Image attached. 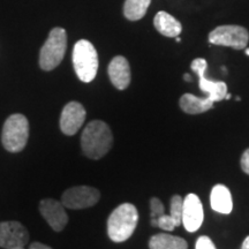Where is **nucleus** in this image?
<instances>
[{"label": "nucleus", "mask_w": 249, "mask_h": 249, "mask_svg": "<svg viewBox=\"0 0 249 249\" xmlns=\"http://www.w3.org/2000/svg\"><path fill=\"white\" fill-rule=\"evenodd\" d=\"M151 0H126L124 6V14L129 21H138L144 17Z\"/></svg>", "instance_id": "nucleus-19"}, {"label": "nucleus", "mask_w": 249, "mask_h": 249, "mask_svg": "<svg viewBox=\"0 0 249 249\" xmlns=\"http://www.w3.org/2000/svg\"><path fill=\"white\" fill-rule=\"evenodd\" d=\"M176 40H177V42H178V43H180V42H181V38H180V37H176Z\"/></svg>", "instance_id": "nucleus-27"}, {"label": "nucleus", "mask_w": 249, "mask_h": 249, "mask_svg": "<svg viewBox=\"0 0 249 249\" xmlns=\"http://www.w3.org/2000/svg\"><path fill=\"white\" fill-rule=\"evenodd\" d=\"M67 49L66 30L60 27L50 31L48 39L39 52V66L43 71H52L58 67L65 57Z\"/></svg>", "instance_id": "nucleus-4"}, {"label": "nucleus", "mask_w": 249, "mask_h": 249, "mask_svg": "<svg viewBox=\"0 0 249 249\" xmlns=\"http://www.w3.org/2000/svg\"><path fill=\"white\" fill-rule=\"evenodd\" d=\"M241 249H249V235L245 239L244 242H242Z\"/></svg>", "instance_id": "nucleus-24"}, {"label": "nucleus", "mask_w": 249, "mask_h": 249, "mask_svg": "<svg viewBox=\"0 0 249 249\" xmlns=\"http://www.w3.org/2000/svg\"><path fill=\"white\" fill-rule=\"evenodd\" d=\"M150 249H188L185 239L167 233H160L152 236L149 241Z\"/></svg>", "instance_id": "nucleus-18"}, {"label": "nucleus", "mask_w": 249, "mask_h": 249, "mask_svg": "<svg viewBox=\"0 0 249 249\" xmlns=\"http://www.w3.org/2000/svg\"><path fill=\"white\" fill-rule=\"evenodd\" d=\"M230 98H231V95H230V93H226L225 99H230Z\"/></svg>", "instance_id": "nucleus-26"}, {"label": "nucleus", "mask_w": 249, "mask_h": 249, "mask_svg": "<svg viewBox=\"0 0 249 249\" xmlns=\"http://www.w3.org/2000/svg\"><path fill=\"white\" fill-rule=\"evenodd\" d=\"M29 139V123L23 114L15 113L6 119L1 133V142L9 152H20Z\"/></svg>", "instance_id": "nucleus-5"}, {"label": "nucleus", "mask_w": 249, "mask_h": 249, "mask_svg": "<svg viewBox=\"0 0 249 249\" xmlns=\"http://www.w3.org/2000/svg\"><path fill=\"white\" fill-rule=\"evenodd\" d=\"M12 249H24L23 247H18V248H12Z\"/></svg>", "instance_id": "nucleus-29"}, {"label": "nucleus", "mask_w": 249, "mask_h": 249, "mask_svg": "<svg viewBox=\"0 0 249 249\" xmlns=\"http://www.w3.org/2000/svg\"><path fill=\"white\" fill-rule=\"evenodd\" d=\"M139 222V213L132 203L120 204L107 219V234L113 242H124L132 236Z\"/></svg>", "instance_id": "nucleus-2"}, {"label": "nucleus", "mask_w": 249, "mask_h": 249, "mask_svg": "<svg viewBox=\"0 0 249 249\" xmlns=\"http://www.w3.org/2000/svg\"><path fill=\"white\" fill-rule=\"evenodd\" d=\"M150 208H151V219H157L158 217L163 216L165 213V208L163 202L160 198L152 197L150 201Z\"/></svg>", "instance_id": "nucleus-20"}, {"label": "nucleus", "mask_w": 249, "mask_h": 249, "mask_svg": "<svg viewBox=\"0 0 249 249\" xmlns=\"http://www.w3.org/2000/svg\"><path fill=\"white\" fill-rule=\"evenodd\" d=\"M29 249H52V248L49 247V246H46V245L40 244V242H34V244L30 245Z\"/></svg>", "instance_id": "nucleus-23"}, {"label": "nucleus", "mask_w": 249, "mask_h": 249, "mask_svg": "<svg viewBox=\"0 0 249 249\" xmlns=\"http://www.w3.org/2000/svg\"><path fill=\"white\" fill-rule=\"evenodd\" d=\"M183 79H185L186 81H189V82L192 81V77H191V75H189V74H185V75H183Z\"/></svg>", "instance_id": "nucleus-25"}, {"label": "nucleus", "mask_w": 249, "mask_h": 249, "mask_svg": "<svg viewBox=\"0 0 249 249\" xmlns=\"http://www.w3.org/2000/svg\"><path fill=\"white\" fill-rule=\"evenodd\" d=\"M191 68L198 75V87L204 93H207V97H209L213 102H219L225 98L227 93V86L223 81H211L207 79L205 71L208 68V62L203 58H197L193 60Z\"/></svg>", "instance_id": "nucleus-8"}, {"label": "nucleus", "mask_w": 249, "mask_h": 249, "mask_svg": "<svg viewBox=\"0 0 249 249\" xmlns=\"http://www.w3.org/2000/svg\"><path fill=\"white\" fill-rule=\"evenodd\" d=\"M241 169L249 176V149L244 152L241 157Z\"/></svg>", "instance_id": "nucleus-22"}, {"label": "nucleus", "mask_w": 249, "mask_h": 249, "mask_svg": "<svg viewBox=\"0 0 249 249\" xmlns=\"http://www.w3.org/2000/svg\"><path fill=\"white\" fill-rule=\"evenodd\" d=\"M182 203L183 198L180 195H174L171 198L170 214H163L157 219H151V225L160 227L164 231H173L177 226L182 224Z\"/></svg>", "instance_id": "nucleus-13"}, {"label": "nucleus", "mask_w": 249, "mask_h": 249, "mask_svg": "<svg viewBox=\"0 0 249 249\" xmlns=\"http://www.w3.org/2000/svg\"><path fill=\"white\" fill-rule=\"evenodd\" d=\"M108 76L112 85L119 90H124L130 83V68L127 59L123 55H117L108 65Z\"/></svg>", "instance_id": "nucleus-14"}, {"label": "nucleus", "mask_w": 249, "mask_h": 249, "mask_svg": "<svg viewBox=\"0 0 249 249\" xmlns=\"http://www.w3.org/2000/svg\"><path fill=\"white\" fill-rule=\"evenodd\" d=\"M211 208L216 213L229 214L233 209L232 195L230 189L224 185H216L211 191L210 195Z\"/></svg>", "instance_id": "nucleus-15"}, {"label": "nucleus", "mask_w": 249, "mask_h": 249, "mask_svg": "<svg viewBox=\"0 0 249 249\" xmlns=\"http://www.w3.org/2000/svg\"><path fill=\"white\" fill-rule=\"evenodd\" d=\"M39 211L55 232L62 231L67 225L68 216L60 202L52 200V198L42 200L39 203Z\"/></svg>", "instance_id": "nucleus-12"}, {"label": "nucleus", "mask_w": 249, "mask_h": 249, "mask_svg": "<svg viewBox=\"0 0 249 249\" xmlns=\"http://www.w3.org/2000/svg\"><path fill=\"white\" fill-rule=\"evenodd\" d=\"M213 103L209 97H197L192 93H185L180 98V107L183 112L188 114H200L209 111L213 107Z\"/></svg>", "instance_id": "nucleus-16"}, {"label": "nucleus", "mask_w": 249, "mask_h": 249, "mask_svg": "<svg viewBox=\"0 0 249 249\" xmlns=\"http://www.w3.org/2000/svg\"><path fill=\"white\" fill-rule=\"evenodd\" d=\"M73 65L77 77L82 82H91L97 75L98 54L89 40L80 39L74 45Z\"/></svg>", "instance_id": "nucleus-3"}, {"label": "nucleus", "mask_w": 249, "mask_h": 249, "mask_svg": "<svg viewBox=\"0 0 249 249\" xmlns=\"http://www.w3.org/2000/svg\"><path fill=\"white\" fill-rule=\"evenodd\" d=\"M101 198L98 189L89 186H76L67 189L61 196V203L71 210L86 209L93 207Z\"/></svg>", "instance_id": "nucleus-7"}, {"label": "nucleus", "mask_w": 249, "mask_h": 249, "mask_svg": "<svg viewBox=\"0 0 249 249\" xmlns=\"http://www.w3.org/2000/svg\"><path fill=\"white\" fill-rule=\"evenodd\" d=\"M245 52H246V54L249 55V49H245Z\"/></svg>", "instance_id": "nucleus-28"}, {"label": "nucleus", "mask_w": 249, "mask_h": 249, "mask_svg": "<svg viewBox=\"0 0 249 249\" xmlns=\"http://www.w3.org/2000/svg\"><path fill=\"white\" fill-rule=\"evenodd\" d=\"M154 24L158 33L165 37H178L182 31L181 23L166 12L156 14Z\"/></svg>", "instance_id": "nucleus-17"}, {"label": "nucleus", "mask_w": 249, "mask_h": 249, "mask_svg": "<svg viewBox=\"0 0 249 249\" xmlns=\"http://www.w3.org/2000/svg\"><path fill=\"white\" fill-rule=\"evenodd\" d=\"M195 249H216V246H214L209 236L202 235L196 241Z\"/></svg>", "instance_id": "nucleus-21"}, {"label": "nucleus", "mask_w": 249, "mask_h": 249, "mask_svg": "<svg viewBox=\"0 0 249 249\" xmlns=\"http://www.w3.org/2000/svg\"><path fill=\"white\" fill-rule=\"evenodd\" d=\"M86 110L79 102H70L62 108L60 129L66 135H75L86 120Z\"/></svg>", "instance_id": "nucleus-10"}, {"label": "nucleus", "mask_w": 249, "mask_h": 249, "mask_svg": "<svg viewBox=\"0 0 249 249\" xmlns=\"http://www.w3.org/2000/svg\"><path fill=\"white\" fill-rule=\"evenodd\" d=\"M203 205L197 195L188 194L182 203V225L188 232H196L203 223Z\"/></svg>", "instance_id": "nucleus-11"}, {"label": "nucleus", "mask_w": 249, "mask_h": 249, "mask_svg": "<svg viewBox=\"0 0 249 249\" xmlns=\"http://www.w3.org/2000/svg\"><path fill=\"white\" fill-rule=\"evenodd\" d=\"M29 241V233L22 224L18 222L0 223V247L12 249L24 247Z\"/></svg>", "instance_id": "nucleus-9"}, {"label": "nucleus", "mask_w": 249, "mask_h": 249, "mask_svg": "<svg viewBox=\"0 0 249 249\" xmlns=\"http://www.w3.org/2000/svg\"><path fill=\"white\" fill-rule=\"evenodd\" d=\"M209 42L214 45L242 50L248 44L249 33L246 28L240 26H220L211 31Z\"/></svg>", "instance_id": "nucleus-6"}, {"label": "nucleus", "mask_w": 249, "mask_h": 249, "mask_svg": "<svg viewBox=\"0 0 249 249\" xmlns=\"http://www.w3.org/2000/svg\"><path fill=\"white\" fill-rule=\"evenodd\" d=\"M113 144V135L110 127L102 120H93L83 129L81 135V147L83 154L90 160H101Z\"/></svg>", "instance_id": "nucleus-1"}]
</instances>
